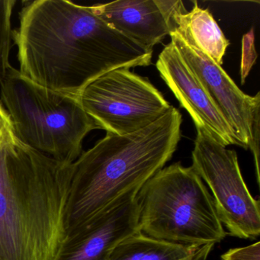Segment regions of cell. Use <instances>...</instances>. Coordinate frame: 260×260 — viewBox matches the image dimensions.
<instances>
[{
	"label": "cell",
	"mask_w": 260,
	"mask_h": 260,
	"mask_svg": "<svg viewBox=\"0 0 260 260\" xmlns=\"http://www.w3.org/2000/svg\"><path fill=\"white\" fill-rule=\"evenodd\" d=\"M13 39L22 75L77 99L103 74L149 66L153 57V50L109 26L89 7L65 0H37L24 7Z\"/></svg>",
	"instance_id": "cell-1"
},
{
	"label": "cell",
	"mask_w": 260,
	"mask_h": 260,
	"mask_svg": "<svg viewBox=\"0 0 260 260\" xmlns=\"http://www.w3.org/2000/svg\"><path fill=\"white\" fill-rule=\"evenodd\" d=\"M72 164L21 142L0 146V260H54L67 234Z\"/></svg>",
	"instance_id": "cell-2"
},
{
	"label": "cell",
	"mask_w": 260,
	"mask_h": 260,
	"mask_svg": "<svg viewBox=\"0 0 260 260\" xmlns=\"http://www.w3.org/2000/svg\"><path fill=\"white\" fill-rule=\"evenodd\" d=\"M182 117L176 108L155 122L126 135L107 133L72 164L67 234L109 209L146 182L173 157Z\"/></svg>",
	"instance_id": "cell-3"
},
{
	"label": "cell",
	"mask_w": 260,
	"mask_h": 260,
	"mask_svg": "<svg viewBox=\"0 0 260 260\" xmlns=\"http://www.w3.org/2000/svg\"><path fill=\"white\" fill-rule=\"evenodd\" d=\"M0 92L15 136L62 164H74L85 138L100 129L80 99L44 87L13 67L0 82Z\"/></svg>",
	"instance_id": "cell-4"
},
{
	"label": "cell",
	"mask_w": 260,
	"mask_h": 260,
	"mask_svg": "<svg viewBox=\"0 0 260 260\" xmlns=\"http://www.w3.org/2000/svg\"><path fill=\"white\" fill-rule=\"evenodd\" d=\"M140 232L185 246L214 244L228 232L209 190L191 167L176 162L153 175L138 192Z\"/></svg>",
	"instance_id": "cell-5"
},
{
	"label": "cell",
	"mask_w": 260,
	"mask_h": 260,
	"mask_svg": "<svg viewBox=\"0 0 260 260\" xmlns=\"http://www.w3.org/2000/svg\"><path fill=\"white\" fill-rule=\"evenodd\" d=\"M100 129L126 135L150 125L172 107L148 79L118 68L88 85L80 96Z\"/></svg>",
	"instance_id": "cell-6"
},
{
	"label": "cell",
	"mask_w": 260,
	"mask_h": 260,
	"mask_svg": "<svg viewBox=\"0 0 260 260\" xmlns=\"http://www.w3.org/2000/svg\"><path fill=\"white\" fill-rule=\"evenodd\" d=\"M192 167L211 191L216 211L230 235L257 238L260 234V202L243 179L235 150L197 130L191 153Z\"/></svg>",
	"instance_id": "cell-7"
},
{
	"label": "cell",
	"mask_w": 260,
	"mask_h": 260,
	"mask_svg": "<svg viewBox=\"0 0 260 260\" xmlns=\"http://www.w3.org/2000/svg\"><path fill=\"white\" fill-rule=\"evenodd\" d=\"M174 26L170 35L172 43L231 124L245 150L250 148L254 114L260 108V92L255 96L245 94L221 66L194 45L183 27L177 24Z\"/></svg>",
	"instance_id": "cell-8"
},
{
	"label": "cell",
	"mask_w": 260,
	"mask_h": 260,
	"mask_svg": "<svg viewBox=\"0 0 260 260\" xmlns=\"http://www.w3.org/2000/svg\"><path fill=\"white\" fill-rule=\"evenodd\" d=\"M134 190L109 209L66 234L54 260H108L115 246L140 232L138 192Z\"/></svg>",
	"instance_id": "cell-9"
},
{
	"label": "cell",
	"mask_w": 260,
	"mask_h": 260,
	"mask_svg": "<svg viewBox=\"0 0 260 260\" xmlns=\"http://www.w3.org/2000/svg\"><path fill=\"white\" fill-rule=\"evenodd\" d=\"M156 66L161 78L189 114L196 130L203 131L225 147L237 145L244 148L231 124L172 42L161 51Z\"/></svg>",
	"instance_id": "cell-10"
},
{
	"label": "cell",
	"mask_w": 260,
	"mask_h": 260,
	"mask_svg": "<svg viewBox=\"0 0 260 260\" xmlns=\"http://www.w3.org/2000/svg\"><path fill=\"white\" fill-rule=\"evenodd\" d=\"M179 0H119L89 7L118 32L153 50L174 30L172 16Z\"/></svg>",
	"instance_id": "cell-11"
},
{
	"label": "cell",
	"mask_w": 260,
	"mask_h": 260,
	"mask_svg": "<svg viewBox=\"0 0 260 260\" xmlns=\"http://www.w3.org/2000/svg\"><path fill=\"white\" fill-rule=\"evenodd\" d=\"M172 22L183 27L194 45L215 63L221 66L229 41L208 9L200 8L194 1L191 11L187 12L179 0L172 16Z\"/></svg>",
	"instance_id": "cell-12"
},
{
	"label": "cell",
	"mask_w": 260,
	"mask_h": 260,
	"mask_svg": "<svg viewBox=\"0 0 260 260\" xmlns=\"http://www.w3.org/2000/svg\"><path fill=\"white\" fill-rule=\"evenodd\" d=\"M202 246L167 243L138 232L120 242L108 260H186Z\"/></svg>",
	"instance_id": "cell-13"
},
{
	"label": "cell",
	"mask_w": 260,
	"mask_h": 260,
	"mask_svg": "<svg viewBox=\"0 0 260 260\" xmlns=\"http://www.w3.org/2000/svg\"><path fill=\"white\" fill-rule=\"evenodd\" d=\"M16 0H0V82L12 68L10 54L13 41L11 19Z\"/></svg>",
	"instance_id": "cell-14"
},
{
	"label": "cell",
	"mask_w": 260,
	"mask_h": 260,
	"mask_svg": "<svg viewBox=\"0 0 260 260\" xmlns=\"http://www.w3.org/2000/svg\"><path fill=\"white\" fill-rule=\"evenodd\" d=\"M257 58V53L255 48V36L253 30L244 35L243 38V49H242L241 67H240V75L241 83L243 84L246 77L252 66L255 64Z\"/></svg>",
	"instance_id": "cell-15"
},
{
	"label": "cell",
	"mask_w": 260,
	"mask_h": 260,
	"mask_svg": "<svg viewBox=\"0 0 260 260\" xmlns=\"http://www.w3.org/2000/svg\"><path fill=\"white\" fill-rule=\"evenodd\" d=\"M221 260H260V242L243 247L232 248L222 254Z\"/></svg>",
	"instance_id": "cell-16"
},
{
	"label": "cell",
	"mask_w": 260,
	"mask_h": 260,
	"mask_svg": "<svg viewBox=\"0 0 260 260\" xmlns=\"http://www.w3.org/2000/svg\"><path fill=\"white\" fill-rule=\"evenodd\" d=\"M14 133L11 120L3 103L0 101V146Z\"/></svg>",
	"instance_id": "cell-17"
},
{
	"label": "cell",
	"mask_w": 260,
	"mask_h": 260,
	"mask_svg": "<svg viewBox=\"0 0 260 260\" xmlns=\"http://www.w3.org/2000/svg\"><path fill=\"white\" fill-rule=\"evenodd\" d=\"M214 244L204 245L199 252H196L194 255L187 258L186 260H207L211 251L214 249Z\"/></svg>",
	"instance_id": "cell-18"
}]
</instances>
